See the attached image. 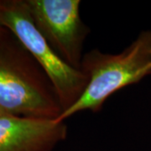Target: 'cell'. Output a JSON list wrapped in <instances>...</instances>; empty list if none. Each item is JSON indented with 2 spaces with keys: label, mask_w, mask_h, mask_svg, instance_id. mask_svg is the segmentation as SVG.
I'll return each instance as SVG.
<instances>
[{
  "label": "cell",
  "mask_w": 151,
  "mask_h": 151,
  "mask_svg": "<svg viewBox=\"0 0 151 151\" xmlns=\"http://www.w3.org/2000/svg\"><path fill=\"white\" fill-rule=\"evenodd\" d=\"M80 70L88 78L86 90L72 107L55 119L57 122L84 111L98 113L114 93L151 75V29L142 31L120 53H104L98 49L86 52Z\"/></svg>",
  "instance_id": "obj_2"
},
{
  "label": "cell",
  "mask_w": 151,
  "mask_h": 151,
  "mask_svg": "<svg viewBox=\"0 0 151 151\" xmlns=\"http://www.w3.org/2000/svg\"><path fill=\"white\" fill-rule=\"evenodd\" d=\"M0 110L7 115L59 119L63 112L50 80L9 29L0 24Z\"/></svg>",
  "instance_id": "obj_1"
},
{
  "label": "cell",
  "mask_w": 151,
  "mask_h": 151,
  "mask_svg": "<svg viewBox=\"0 0 151 151\" xmlns=\"http://www.w3.org/2000/svg\"><path fill=\"white\" fill-rule=\"evenodd\" d=\"M35 24L56 54L81 68L90 29L81 20L79 0H26Z\"/></svg>",
  "instance_id": "obj_4"
},
{
  "label": "cell",
  "mask_w": 151,
  "mask_h": 151,
  "mask_svg": "<svg viewBox=\"0 0 151 151\" xmlns=\"http://www.w3.org/2000/svg\"><path fill=\"white\" fill-rule=\"evenodd\" d=\"M0 24L16 36L50 80L64 113L82 96L88 78L65 63L35 24L26 0H0Z\"/></svg>",
  "instance_id": "obj_3"
},
{
  "label": "cell",
  "mask_w": 151,
  "mask_h": 151,
  "mask_svg": "<svg viewBox=\"0 0 151 151\" xmlns=\"http://www.w3.org/2000/svg\"><path fill=\"white\" fill-rule=\"evenodd\" d=\"M4 115H7V114H5L4 113H3V112L0 110V117H2V116H4Z\"/></svg>",
  "instance_id": "obj_6"
},
{
  "label": "cell",
  "mask_w": 151,
  "mask_h": 151,
  "mask_svg": "<svg viewBox=\"0 0 151 151\" xmlns=\"http://www.w3.org/2000/svg\"><path fill=\"white\" fill-rule=\"evenodd\" d=\"M67 134L65 121L0 117V151H53Z\"/></svg>",
  "instance_id": "obj_5"
}]
</instances>
